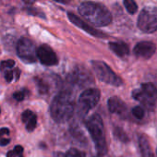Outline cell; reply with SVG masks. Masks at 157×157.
<instances>
[{"mask_svg": "<svg viewBox=\"0 0 157 157\" xmlns=\"http://www.w3.org/2000/svg\"><path fill=\"white\" fill-rule=\"evenodd\" d=\"M78 12L85 20L98 27L106 26L112 21V16L107 8L95 2H82L78 7Z\"/></svg>", "mask_w": 157, "mask_h": 157, "instance_id": "obj_1", "label": "cell"}, {"mask_svg": "<svg viewBox=\"0 0 157 157\" xmlns=\"http://www.w3.org/2000/svg\"><path fill=\"white\" fill-rule=\"evenodd\" d=\"M69 81L81 87L86 86L88 84L93 83L94 80L91 73L82 67H78L74 69V71L69 75Z\"/></svg>", "mask_w": 157, "mask_h": 157, "instance_id": "obj_9", "label": "cell"}, {"mask_svg": "<svg viewBox=\"0 0 157 157\" xmlns=\"http://www.w3.org/2000/svg\"><path fill=\"white\" fill-rule=\"evenodd\" d=\"M37 57L44 66H55L58 63L56 53L47 44H43L37 49Z\"/></svg>", "mask_w": 157, "mask_h": 157, "instance_id": "obj_10", "label": "cell"}, {"mask_svg": "<svg viewBox=\"0 0 157 157\" xmlns=\"http://www.w3.org/2000/svg\"><path fill=\"white\" fill-rule=\"evenodd\" d=\"M133 98L147 108H153L157 101V89L151 83H144L132 93Z\"/></svg>", "mask_w": 157, "mask_h": 157, "instance_id": "obj_5", "label": "cell"}, {"mask_svg": "<svg viewBox=\"0 0 157 157\" xmlns=\"http://www.w3.org/2000/svg\"><path fill=\"white\" fill-rule=\"evenodd\" d=\"M155 157H157V149H156V154H155Z\"/></svg>", "mask_w": 157, "mask_h": 157, "instance_id": "obj_34", "label": "cell"}, {"mask_svg": "<svg viewBox=\"0 0 157 157\" xmlns=\"http://www.w3.org/2000/svg\"><path fill=\"white\" fill-rule=\"evenodd\" d=\"M25 89H24V91H21V92H17V93H14V94H13V97H14V99L15 100H17V101H22V100H24V98H25Z\"/></svg>", "mask_w": 157, "mask_h": 157, "instance_id": "obj_23", "label": "cell"}, {"mask_svg": "<svg viewBox=\"0 0 157 157\" xmlns=\"http://www.w3.org/2000/svg\"><path fill=\"white\" fill-rule=\"evenodd\" d=\"M10 142V139H1L0 140V146H6Z\"/></svg>", "mask_w": 157, "mask_h": 157, "instance_id": "obj_28", "label": "cell"}, {"mask_svg": "<svg viewBox=\"0 0 157 157\" xmlns=\"http://www.w3.org/2000/svg\"><path fill=\"white\" fill-rule=\"evenodd\" d=\"M114 134H115V136H116L119 140H121V141H123V142H128V136H127L126 132H125L122 128H120L119 127L115 128V129H114Z\"/></svg>", "mask_w": 157, "mask_h": 157, "instance_id": "obj_17", "label": "cell"}, {"mask_svg": "<svg viewBox=\"0 0 157 157\" xmlns=\"http://www.w3.org/2000/svg\"><path fill=\"white\" fill-rule=\"evenodd\" d=\"M138 27L144 33H154L157 31V8H145L138 19Z\"/></svg>", "mask_w": 157, "mask_h": 157, "instance_id": "obj_6", "label": "cell"}, {"mask_svg": "<svg viewBox=\"0 0 157 157\" xmlns=\"http://www.w3.org/2000/svg\"><path fill=\"white\" fill-rule=\"evenodd\" d=\"M36 125H37V117L36 115H33L30 119L29 121L26 123V129L30 132H32L33 130H34V128H36Z\"/></svg>", "mask_w": 157, "mask_h": 157, "instance_id": "obj_19", "label": "cell"}, {"mask_svg": "<svg viewBox=\"0 0 157 157\" xmlns=\"http://www.w3.org/2000/svg\"><path fill=\"white\" fill-rule=\"evenodd\" d=\"M36 0H23V2L26 4V5H33Z\"/></svg>", "mask_w": 157, "mask_h": 157, "instance_id": "obj_31", "label": "cell"}, {"mask_svg": "<svg viewBox=\"0 0 157 157\" xmlns=\"http://www.w3.org/2000/svg\"><path fill=\"white\" fill-rule=\"evenodd\" d=\"M124 5L130 14H135L138 10V6L134 0H124Z\"/></svg>", "mask_w": 157, "mask_h": 157, "instance_id": "obj_16", "label": "cell"}, {"mask_svg": "<svg viewBox=\"0 0 157 157\" xmlns=\"http://www.w3.org/2000/svg\"><path fill=\"white\" fill-rule=\"evenodd\" d=\"M100 91L97 89H88L82 92L78 98V105L84 111L91 110L96 106L100 100Z\"/></svg>", "mask_w": 157, "mask_h": 157, "instance_id": "obj_8", "label": "cell"}, {"mask_svg": "<svg viewBox=\"0 0 157 157\" xmlns=\"http://www.w3.org/2000/svg\"><path fill=\"white\" fill-rule=\"evenodd\" d=\"M15 66V61L12 59H9L6 61H2L1 64H0V70H5L8 68H12Z\"/></svg>", "mask_w": 157, "mask_h": 157, "instance_id": "obj_20", "label": "cell"}, {"mask_svg": "<svg viewBox=\"0 0 157 157\" xmlns=\"http://www.w3.org/2000/svg\"><path fill=\"white\" fill-rule=\"evenodd\" d=\"M156 51V46L151 42H140L134 47V54L140 58L148 59L153 56Z\"/></svg>", "mask_w": 157, "mask_h": 157, "instance_id": "obj_11", "label": "cell"}, {"mask_svg": "<svg viewBox=\"0 0 157 157\" xmlns=\"http://www.w3.org/2000/svg\"><path fill=\"white\" fill-rule=\"evenodd\" d=\"M67 17H68V19L70 20V21H71L73 24L77 25L78 28L82 29V30L85 31L86 33H90L91 35L95 36V37H99V38H104V37H105V33H103L102 32L97 31L96 29L91 27V26L88 25L85 21H83L81 20L80 18H78L76 15H74V14H72V13H68V14H67Z\"/></svg>", "mask_w": 157, "mask_h": 157, "instance_id": "obj_12", "label": "cell"}, {"mask_svg": "<svg viewBox=\"0 0 157 157\" xmlns=\"http://www.w3.org/2000/svg\"><path fill=\"white\" fill-rule=\"evenodd\" d=\"M19 57L25 63H34L37 59V49L35 44L28 38H21L17 45Z\"/></svg>", "mask_w": 157, "mask_h": 157, "instance_id": "obj_7", "label": "cell"}, {"mask_svg": "<svg viewBox=\"0 0 157 157\" xmlns=\"http://www.w3.org/2000/svg\"><path fill=\"white\" fill-rule=\"evenodd\" d=\"M7 157H16V153L14 151H10L8 153H7Z\"/></svg>", "mask_w": 157, "mask_h": 157, "instance_id": "obj_30", "label": "cell"}, {"mask_svg": "<svg viewBox=\"0 0 157 157\" xmlns=\"http://www.w3.org/2000/svg\"><path fill=\"white\" fill-rule=\"evenodd\" d=\"M14 78V72L12 70H7L5 71V78L8 82H11Z\"/></svg>", "mask_w": 157, "mask_h": 157, "instance_id": "obj_25", "label": "cell"}, {"mask_svg": "<svg viewBox=\"0 0 157 157\" xmlns=\"http://www.w3.org/2000/svg\"><path fill=\"white\" fill-rule=\"evenodd\" d=\"M54 1L59 2V3H67L68 0H54Z\"/></svg>", "mask_w": 157, "mask_h": 157, "instance_id": "obj_33", "label": "cell"}, {"mask_svg": "<svg viewBox=\"0 0 157 157\" xmlns=\"http://www.w3.org/2000/svg\"><path fill=\"white\" fill-rule=\"evenodd\" d=\"M51 117L57 123L67 121L74 112V100L69 92L63 91L56 95L50 107Z\"/></svg>", "mask_w": 157, "mask_h": 157, "instance_id": "obj_2", "label": "cell"}, {"mask_svg": "<svg viewBox=\"0 0 157 157\" xmlns=\"http://www.w3.org/2000/svg\"><path fill=\"white\" fill-rule=\"evenodd\" d=\"M15 72H16V80H19V78H20V74H21V71L17 68L16 70H15Z\"/></svg>", "mask_w": 157, "mask_h": 157, "instance_id": "obj_32", "label": "cell"}, {"mask_svg": "<svg viewBox=\"0 0 157 157\" xmlns=\"http://www.w3.org/2000/svg\"><path fill=\"white\" fill-rule=\"evenodd\" d=\"M96 157H99V156H96Z\"/></svg>", "mask_w": 157, "mask_h": 157, "instance_id": "obj_35", "label": "cell"}, {"mask_svg": "<svg viewBox=\"0 0 157 157\" xmlns=\"http://www.w3.org/2000/svg\"><path fill=\"white\" fill-rule=\"evenodd\" d=\"M65 157H86L85 153L78 149H70L67 151V152L66 153Z\"/></svg>", "mask_w": 157, "mask_h": 157, "instance_id": "obj_18", "label": "cell"}, {"mask_svg": "<svg viewBox=\"0 0 157 157\" xmlns=\"http://www.w3.org/2000/svg\"><path fill=\"white\" fill-rule=\"evenodd\" d=\"M138 142H139V147H140L141 157H154L147 136H145L144 134H140Z\"/></svg>", "mask_w": 157, "mask_h": 157, "instance_id": "obj_14", "label": "cell"}, {"mask_svg": "<svg viewBox=\"0 0 157 157\" xmlns=\"http://www.w3.org/2000/svg\"><path fill=\"white\" fill-rule=\"evenodd\" d=\"M132 115L138 119H142L144 117V111L141 108V106H135L132 109Z\"/></svg>", "mask_w": 157, "mask_h": 157, "instance_id": "obj_21", "label": "cell"}, {"mask_svg": "<svg viewBox=\"0 0 157 157\" xmlns=\"http://www.w3.org/2000/svg\"><path fill=\"white\" fill-rule=\"evenodd\" d=\"M92 66L100 81L117 87L121 86L123 84V81L121 80V78L118 77L105 62L94 60L92 62Z\"/></svg>", "mask_w": 157, "mask_h": 157, "instance_id": "obj_4", "label": "cell"}, {"mask_svg": "<svg viewBox=\"0 0 157 157\" xmlns=\"http://www.w3.org/2000/svg\"><path fill=\"white\" fill-rule=\"evenodd\" d=\"M109 47L110 49L118 56L120 57H124L128 55V46L122 42H113L109 44Z\"/></svg>", "mask_w": 157, "mask_h": 157, "instance_id": "obj_15", "label": "cell"}, {"mask_svg": "<svg viewBox=\"0 0 157 157\" xmlns=\"http://www.w3.org/2000/svg\"><path fill=\"white\" fill-rule=\"evenodd\" d=\"M13 151H15L16 155H21V154L23 152V147H22V146H21V145H17V146L14 148V150H13Z\"/></svg>", "mask_w": 157, "mask_h": 157, "instance_id": "obj_27", "label": "cell"}, {"mask_svg": "<svg viewBox=\"0 0 157 157\" xmlns=\"http://www.w3.org/2000/svg\"><path fill=\"white\" fill-rule=\"evenodd\" d=\"M37 84H38V87H39V90H40V92L42 93V94H44V93H46L47 92V90H48V88H47V85L43 82V81H41V80H38V82H37Z\"/></svg>", "mask_w": 157, "mask_h": 157, "instance_id": "obj_24", "label": "cell"}, {"mask_svg": "<svg viewBox=\"0 0 157 157\" xmlns=\"http://www.w3.org/2000/svg\"><path fill=\"white\" fill-rule=\"evenodd\" d=\"M28 13H29V14H32V15H35V16H40V17H43V18H44V16L43 15V13H39V11H38L37 10L30 9V10H28Z\"/></svg>", "mask_w": 157, "mask_h": 157, "instance_id": "obj_26", "label": "cell"}, {"mask_svg": "<svg viewBox=\"0 0 157 157\" xmlns=\"http://www.w3.org/2000/svg\"><path fill=\"white\" fill-rule=\"evenodd\" d=\"M86 127L91 134L92 140L94 142L95 148L99 155L106 153V141L104 130V123L102 117L98 114L93 115L86 122Z\"/></svg>", "mask_w": 157, "mask_h": 157, "instance_id": "obj_3", "label": "cell"}, {"mask_svg": "<svg viewBox=\"0 0 157 157\" xmlns=\"http://www.w3.org/2000/svg\"><path fill=\"white\" fill-rule=\"evenodd\" d=\"M8 134H10V129L9 128H4L0 129V137L3 136V135H8Z\"/></svg>", "mask_w": 157, "mask_h": 157, "instance_id": "obj_29", "label": "cell"}, {"mask_svg": "<svg viewBox=\"0 0 157 157\" xmlns=\"http://www.w3.org/2000/svg\"><path fill=\"white\" fill-rule=\"evenodd\" d=\"M34 114L31 111V110H25L23 113H22V116H21V119L24 123H27L29 121V119L33 116Z\"/></svg>", "mask_w": 157, "mask_h": 157, "instance_id": "obj_22", "label": "cell"}, {"mask_svg": "<svg viewBox=\"0 0 157 157\" xmlns=\"http://www.w3.org/2000/svg\"><path fill=\"white\" fill-rule=\"evenodd\" d=\"M108 109L112 114L122 116L126 113L127 107L125 103L117 96H113L108 100Z\"/></svg>", "mask_w": 157, "mask_h": 157, "instance_id": "obj_13", "label": "cell"}]
</instances>
